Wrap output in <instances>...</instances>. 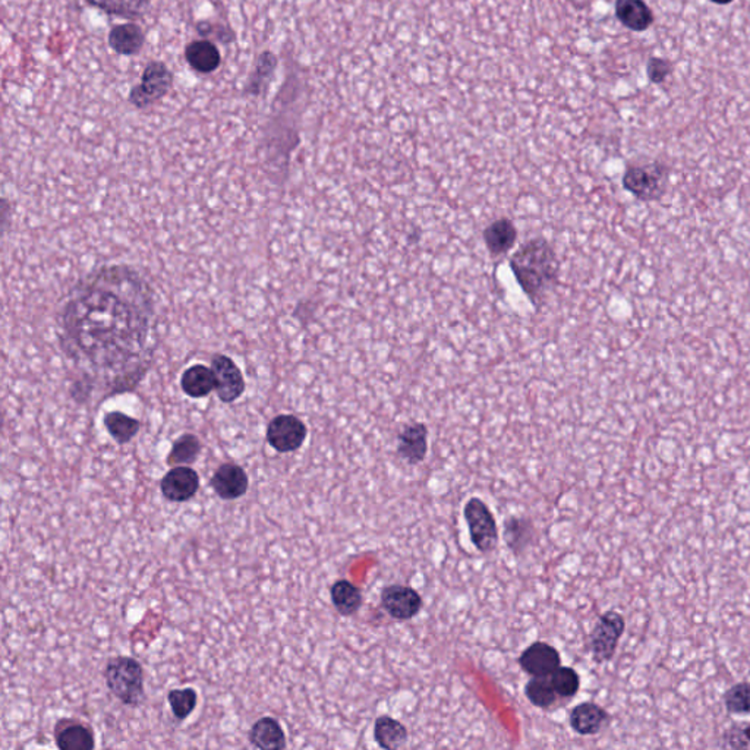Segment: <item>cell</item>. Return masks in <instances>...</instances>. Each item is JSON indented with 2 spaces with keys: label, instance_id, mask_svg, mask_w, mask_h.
<instances>
[{
  "label": "cell",
  "instance_id": "17",
  "mask_svg": "<svg viewBox=\"0 0 750 750\" xmlns=\"http://www.w3.org/2000/svg\"><path fill=\"white\" fill-rule=\"evenodd\" d=\"M609 720V712L593 702H583L571 712V727L581 736L598 735Z\"/></svg>",
  "mask_w": 750,
  "mask_h": 750
},
{
  "label": "cell",
  "instance_id": "11",
  "mask_svg": "<svg viewBox=\"0 0 750 750\" xmlns=\"http://www.w3.org/2000/svg\"><path fill=\"white\" fill-rule=\"evenodd\" d=\"M210 486L218 498L232 502L244 497L249 490V478L244 467L236 464H223L211 476Z\"/></svg>",
  "mask_w": 750,
  "mask_h": 750
},
{
  "label": "cell",
  "instance_id": "7",
  "mask_svg": "<svg viewBox=\"0 0 750 750\" xmlns=\"http://www.w3.org/2000/svg\"><path fill=\"white\" fill-rule=\"evenodd\" d=\"M306 436V425L293 415H279L273 418L267 425L265 433L268 445L279 453L296 452L303 447Z\"/></svg>",
  "mask_w": 750,
  "mask_h": 750
},
{
  "label": "cell",
  "instance_id": "27",
  "mask_svg": "<svg viewBox=\"0 0 750 750\" xmlns=\"http://www.w3.org/2000/svg\"><path fill=\"white\" fill-rule=\"evenodd\" d=\"M104 425H106L111 438L119 445L130 443L141 428L139 421L122 414V412H111V414L106 415Z\"/></svg>",
  "mask_w": 750,
  "mask_h": 750
},
{
  "label": "cell",
  "instance_id": "4",
  "mask_svg": "<svg viewBox=\"0 0 750 750\" xmlns=\"http://www.w3.org/2000/svg\"><path fill=\"white\" fill-rule=\"evenodd\" d=\"M464 517L476 550L481 553L494 552L498 543V528L488 505L481 498H469L464 507Z\"/></svg>",
  "mask_w": 750,
  "mask_h": 750
},
{
  "label": "cell",
  "instance_id": "33",
  "mask_svg": "<svg viewBox=\"0 0 750 750\" xmlns=\"http://www.w3.org/2000/svg\"><path fill=\"white\" fill-rule=\"evenodd\" d=\"M720 746L728 749H750V723L731 726L721 737Z\"/></svg>",
  "mask_w": 750,
  "mask_h": 750
},
{
  "label": "cell",
  "instance_id": "21",
  "mask_svg": "<svg viewBox=\"0 0 750 750\" xmlns=\"http://www.w3.org/2000/svg\"><path fill=\"white\" fill-rule=\"evenodd\" d=\"M408 728L391 716H381L375 720L374 739L381 749H400L408 742Z\"/></svg>",
  "mask_w": 750,
  "mask_h": 750
},
{
  "label": "cell",
  "instance_id": "30",
  "mask_svg": "<svg viewBox=\"0 0 750 750\" xmlns=\"http://www.w3.org/2000/svg\"><path fill=\"white\" fill-rule=\"evenodd\" d=\"M168 702L172 709V714L177 720H187L192 712L196 711L198 704V695L192 688L184 689H172L168 692Z\"/></svg>",
  "mask_w": 750,
  "mask_h": 750
},
{
  "label": "cell",
  "instance_id": "12",
  "mask_svg": "<svg viewBox=\"0 0 750 750\" xmlns=\"http://www.w3.org/2000/svg\"><path fill=\"white\" fill-rule=\"evenodd\" d=\"M213 372L216 377L215 390L218 399L225 403H232L241 398L245 391V381L239 368L227 356L217 355L213 360Z\"/></svg>",
  "mask_w": 750,
  "mask_h": 750
},
{
  "label": "cell",
  "instance_id": "6",
  "mask_svg": "<svg viewBox=\"0 0 750 750\" xmlns=\"http://www.w3.org/2000/svg\"><path fill=\"white\" fill-rule=\"evenodd\" d=\"M624 629V617L616 610H609L600 616L590 636V649L593 661L598 664L611 661Z\"/></svg>",
  "mask_w": 750,
  "mask_h": 750
},
{
  "label": "cell",
  "instance_id": "35",
  "mask_svg": "<svg viewBox=\"0 0 750 750\" xmlns=\"http://www.w3.org/2000/svg\"><path fill=\"white\" fill-rule=\"evenodd\" d=\"M711 2H712V4H716V5H727V4H731V2H733V0H711Z\"/></svg>",
  "mask_w": 750,
  "mask_h": 750
},
{
  "label": "cell",
  "instance_id": "1",
  "mask_svg": "<svg viewBox=\"0 0 750 750\" xmlns=\"http://www.w3.org/2000/svg\"><path fill=\"white\" fill-rule=\"evenodd\" d=\"M510 264L524 293L535 303L554 284L559 272L554 249L543 239L524 244L510 258Z\"/></svg>",
  "mask_w": 750,
  "mask_h": 750
},
{
  "label": "cell",
  "instance_id": "32",
  "mask_svg": "<svg viewBox=\"0 0 750 750\" xmlns=\"http://www.w3.org/2000/svg\"><path fill=\"white\" fill-rule=\"evenodd\" d=\"M552 683L557 695L562 697H576L581 689V678L572 667L560 666L552 674Z\"/></svg>",
  "mask_w": 750,
  "mask_h": 750
},
{
  "label": "cell",
  "instance_id": "8",
  "mask_svg": "<svg viewBox=\"0 0 750 750\" xmlns=\"http://www.w3.org/2000/svg\"><path fill=\"white\" fill-rule=\"evenodd\" d=\"M381 605L395 620L408 621L422 610L421 595L406 585H389L381 591Z\"/></svg>",
  "mask_w": 750,
  "mask_h": 750
},
{
  "label": "cell",
  "instance_id": "2",
  "mask_svg": "<svg viewBox=\"0 0 750 750\" xmlns=\"http://www.w3.org/2000/svg\"><path fill=\"white\" fill-rule=\"evenodd\" d=\"M104 680L111 695L123 705L137 708L146 699L144 668L132 657H115L104 667Z\"/></svg>",
  "mask_w": 750,
  "mask_h": 750
},
{
  "label": "cell",
  "instance_id": "24",
  "mask_svg": "<svg viewBox=\"0 0 750 750\" xmlns=\"http://www.w3.org/2000/svg\"><path fill=\"white\" fill-rule=\"evenodd\" d=\"M182 389L188 396L194 399L206 398L215 390V372L206 365H194L182 375Z\"/></svg>",
  "mask_w": 750,
  "mask_h": 750
},
{
  "label": "cell",
  "instance_id": "20",
  "mask_svg": "<svg viewBox=\"0 0 750 750\" xmlns=\"http://www.w3.org/2000/svg\"><path fill=\"white\" fill-rule=\"evenodd\" d=\"M516 237V227L507 218L495 220L484 232L486 248L493 257H500L509 253L510 249L514 248Z\"/></svg>",
  "mask_w": 750,
  "mask_h": 750
},
{
  "label": "cell",
  "instance_id": "23",
  "mask_svg": "<svg viewBox=\"0 0 750 750\" xmlns=\"http://www.w3.org/2000/svg\"><path fill=\"white\" fill-rule=\"evenodd\" d=\"M87 4L106 12L109 15L132 21L141 20L151 8V0H87Z\"/></svg>",
  "mask_w": 750,
  "mask_h": 750
},
{
  "label": "cell",
  "instance_id": "19",
  "mask_svg": "<svg viewBox=\"0 0 750 750\" xmlns=\"http://www.w3.org/2000/svg\"><path fill=\"white\" fill-rule=\"evenodd\" d=\"M617 20L632 31H645L654 23V15L643 0H617Z\"/></svg>",
  "mask_w": 750,
  "mask_h": 750
},
{
  "label": "cell",
  "instance_id": "34",
  "mask_svg": "<svg viewBox=\"0 0 750 750\" xmlns=\"http://www.w3.org/2000/svg\"><path fill=\"white\" fill-rule=\"evenodd\" d=\"M648 73H649V78H651L652 82L659 84L670 73V63L664 61V59H651L649 63H648Z\"/></svg>",
  "mask_w": 750,
  "mask_h": 750
},
{
  "label": "cell",
  "instance_id": "10",
  "mask_svg": "<svg viewBox=\"0 0 750 750\" xmlns=\"http://www.w3.org/2000/svg\"><path fill=\"white\" fill-rule=\"evenodd\" d=\"M524 673L533 678H548L552 676L560 664V652L547 642H534L529 645L517 659Z\"/></svg>",
  "mask_w": 750,
  "mask_h": 750
},
{
  "label": "cell",
  "instance_id": "16",
  "mask_svg": "<svg viewBox=\"0 0 750 750\" xmlns=\"http://www.w3.org/2000/svg\"><path fill=\"white\" fill-rule=\"evenodd\" d=\"M185 59L191 70L208 75L222 65V54L210 40H196L185 47Z\"/></svg>",
  "mask_w": 750,
  "mask_h": 750
},
{
  "label": "cell",
  "instance_id": "18",
  "mask_svg": "<svg viewBox=\"0 0 750 750\" xmlns=\"http://www.w3.org/2000/svg\"><path fill=\"white\" fill-rule=\"evenodd\" d=\"M146 43L144 31L139 24H120L109 33V46L122 56H135Z\"/></svg>",
  "mask_w": 750,
  "mask_h": 750
},
{
  "label": "cell",
  "instance_id": "25",
  "mask_svg": "<svg viewBox=\"0 0 750 750\" xmlns=\"http://www.w3.org/2000/svg\"><path fill=\"white\" fill-rule=\"evenodd\" d=\"M533 524L524 517H507L505 522V541L507 547L514 554L524 552L533 543Z\"/></svg>",
  "mask_w": 750,
  "mask_h": 750
},
{
  "label": "cell",
  "instance_id": "14",
  "mask_svg": "<svg viewBox=\"0 0 750 750\" xmlns=\"http://www.w3.org/2000/svg\"><path fill=\"white\" fill-rule=\"evenodd\" d=\"M428 452V428L422 422L406 425L399 434L398 455L406 464L419 465Z\"/></svg>",
  "mask_w": 750,
  "mask_h": 750
},
{
  "label": "cell",
  "instance_id": "5",
  "mask_svg": "<svg viewBox=\"0 0 750 750\" xmlns=\"http://www.w3.org/2000/svg\"><path fill=\"white\" fill-rule=\"evenodd\" d=\"M172 85L173 73L165 62H149L142 72L141 82L130 91V103L139 109L149 108L160 101Z\"/></svg>",
  "mask_w": 750,
  "mask_h": 750
},
{
  "label": "cell",
  "instance_id": "22",
  "mask_svg": "<svg viewBox=\"0 0 750 750\" xmlns=\"http://www.w3.org/2000/svg\"><path fill=\"white\" fill-rule=\"evenodd\" d=\"M330 597L337 612L345 617L356 614L364 602L360 588L346 579H341L332 585Z\"/></svg>",
  "mask_w": 750,
  "mask_h": 750
},
{
  "label": "cell",
  "instance_id": "13",
  "mask_svg": "<svg viewBox=\"0 0 750 750\" xmlns=\"http://www.w3.org/2000/svg\"><path fill=\"white\" fill-rule=\"evenodd\" d=\"M54 742L61 750H92L96 747L94 731L89 724L73 718H61L54 724Z\"/></svg>",
  "mask_w": 750,
  "mask_h": 750
},
{
  "label": "cell",
  "instance_id": "29",
  "mask_svg": "<svg viewBox=\"0 0 750 750\" xmlns=\"http://www.w3.org/2000/svg\"><path fill=\"white\" fill-rule=\"evenodd\" d=\"M524 695L538 708L552 707L557 697L552 678L548 680L547 678H533V680H529L528 685L524 686Z\"/></svg>",
  "mask_w": 750,
  "mask_h": 750
},
{
  "label": "cell",
  "instance_id": "28",
  "mask_svg": "<svg viewBox=\"0 0 750 750\" xmlns=\"http://www.w3.org/2000/svg\"><path fill=\"white\" fill-rule=\"evenodd\" d=\"M277 59L274 54L270 52H264L258 59L257 66L254 70L251 80H249L248 89L246 92L258 96L261 92L265 91L268 82L272 80L273 73L276 70Z\"/></svg>",
  "mask_w": 750,
  "mask_h": 750
},
{
  "label": "cell",
  "instance_id": "26",
  "mask_svg": "<svg viewBox=\"0 0 750 750\" xmlns=\"http://www.w3.org/2000/svg\"><path fill=\"white\" fill-rule=\"evenodd\" d=\"M201 441L194 434H184L173 443L172 450L168 453V464L170 466H191L196 464L201 453Z\"/></svg>",
  "mask_w": 750,
  "mask_h": 750
},
{
  "label": "cell",
  "instance_id": "31",
  "mask_svg": "<svg viewBox=\"0 0 750 750\" xmlns=\"http://www.w3.org/2000/svg\"><path fill=\"white\" fill-rule=\"evenodd\" d=\"M724 705L730 714L747 716L750 714V683L742 681L731 686L724 695Z\"/></svg>",
  "mask_w": 750,
  "mask_h": 750
},
{
  "label": "cell",
  "instance_id": "9",
  "mask_svg": "<svg viewBox=\"0 0 750 750\" xmlns=\"http://www.w3.org/2000/svg\"><path fill=\"white\" fill-rule=\"evenodd\" d=\"M160 490L168 502H189L199 490L198 472L191 466H173L161 478Z\"/></svg>",
  "mask_w": 750,
  "mask_h": 750
},
{
  "label": "cell",
  "instance_id": "3",
  "mask_svg": "<svg viewBox=\"0 0 750 750\" xmlns=\"http://www.w3.org/2000/svg\"><path fill=\"white\" fill-rule=\"evenodd\" d=\"M668 170L661 163L629 166L623 175V188L643 203L659 201L666 196Z\"/></svg>",
  "mask_w": 750,
  "mask_h": 750
},
{
  "label": "cell",
  "instance_id": "15",
  "mask_svg": "<svg viewBox=\"0 0 750 750\" xmlns=\"http://www.w3.org/2000/svg\"><path fill=\"white\" fill-rule=\"evenodd\" d=\"M251 746L260 750H284L287 747L286 733L273 716H263L253 724L248 733Z\"/></svg>",
  "mask_w": 750,
  "mask_h": 750
}]
</instances>
